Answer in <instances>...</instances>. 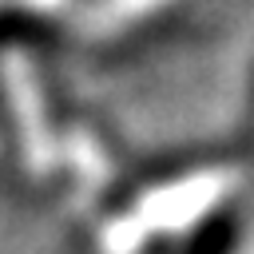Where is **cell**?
<instances>
[{
	"mask_svg": "<svg viewBox=\"0 0 254 254\" xmlns=\"http://www.w3.org/2000/svg\"><path fill=\"white\" fill-rule=\"evenodd\" d=\"M230 194V171L222 167H198V171H183L171 175L163 183H155L139 202L135 214L143 218V226L151 230V238H167V234H198L210 218H218Z\"/></svg>",
	"mask_w": 254,
	"mask_h": 254,
	"instance_id": "cell-1",
	"label": "cell"
},
{
	"mask_svg": "<svg viewBox=\"0 0 254 254\" xmlns=\"http://www.w3.org/2000/svg\"><path fill=\"white\" fill-rule=\"evenodd\" d=\"M0 107H4L20 163L36 175H48L60 159V135L52 127L40 75L28 67V60L16 48H8L0 60Z\"/></svg>",
	"mask_w": 254,
	"mask_h": 254,
	"instance_id": "cell-2",
	"label": "cell"
},
{
	"mask_svg": "<svg viewBox=\"0 0 254 254\" xmlns=\"http://www.w3.org/2000/svg\"><path fill=\"white\" fill-rule=\"evenodd\" d=\"M163 4H171V0H115V8H119L123 16H139V12H155V8H163Z\"/></svg>",
	"mask_w": 254,
	"mask_h": 254,
	"instance_id": "cell-4",
	"label": "cell"
},
{
	"mask_svg": "<svg viewBox=\"0 0 254 254\" xmlns=\"http://www.w3.org/2000/svg\"><path fill=\"white\" fill-rule=\"evenodd\" d=\"M12 8H20V12H28V16H36V20H48V16H56L67 0H8Z\"/></svg>",
	"mask_w": 254,
	"mask_h": 254,
	"instance_id": "cell-3",
	"label": "cell"
},
{
	"mask_svg": "<svg viewBox=\"0 0 254 254\" xmlns=\"http://www.w3.org/2000/svg\"><path fill=\"white\" fill-rule=\"evenodd\" d=\"M4 4H8V0H0V8H4Z\"/></svg>",
	"mask_w": 254,
	"mask_h": 254,
	"instance_id": "cell-5",
	"label": "cell"
}]
</instances>
